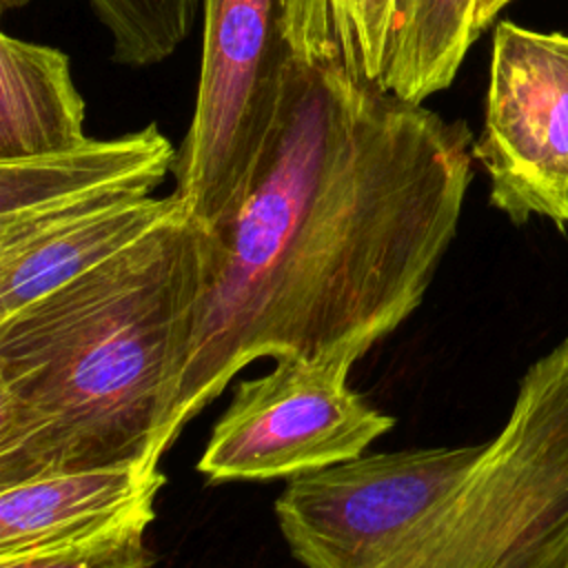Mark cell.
I'll return each instance as SVG.
<instances>
[{
  "instance_id": "obj_16",
  "label": "cell",
  "mask_w": 568,
  "mask_h": 568,
  "mask_svg": "<svg viewBox=\"0 0 568 568\" xmlns=\"http://www.w3.org/2000/svg\"><path fill=\"white\" fill-rule=\"evenodd\" d=\"M513 0H477L475 7V36L479 38L490 24L493 20L499 16V11L510 4Z\"/></svg>"
},
{
  "instance_id": "obj_1",
  "label": "cell",
  "mask_w": 568,
  "mask_h": 568,
  "mask_svg": "<svg viewBox=\"0 0 568 568\" xmlns=\"http://www.w3.org/2000/svg\"><path fill=\"white\" fill-rule=\"evenodd\" d=\"M466 122L293 55L268 144L204 280L169 439L262 359L353 368L424 302L473 175Z\"/></svg>"
},
{
  "instance_id": "obj_5",
  "label": "cell",
  "mask_w": 568,
  "mask_h": 568,
  "mask_svg": "<svg viewBox=\"0 0 568 568\" xmlns=\"http://www.w3.org/2000/svg\"><path fill=\"white\" fill-rule=\"evenodd\" d=\"M481 444L364 453L286 481L277 530L302 568H384L479 455Z\"/></svg>"
},
{
  "instance_id": "obj_15",
  "label": "cell",
  "mask_w": 568,
  "mask_h": 568,
  "mask_svg": "<svg viewBox=\"0 0 568 568\" xmlns=\"http://www.w3.org/2000/svg\"><path fill=\"white\" fill-rule=\"evenodd\" d=\"M153 519L155 508H146L84 539L0 557V568H153L155 555L146 544Z\"/></svg>"
},
{
  "instance_id": "obj_17",
  "label": "cell",
  "mask_w": 568,
  "mask_h": 568,
  "mask_svg": "<svg viewBox=\"0 0 568 568\" xmlns=\"http://www.w3.org/2000/svg\"><path fill=\"white\" fill-rule=\"evenodd\" d=\"M29 2H33V0H0V9H2V13H4V11H11V9L27 7Z\"/></svg>"
},
{
  "instance_id": "obj_9",
  "label": "cell",
  "mask_w": 568,
  "mask_h": 568,
  "mask_svg": "<svg viewBox=\"0 0 568 568\" xmlns=\"http://www.w3.org/2000/svg\"><path fill=\"white\" fill-rule=\"evenodd\" d=\"M186 211L175 193L144 195L0 231V317L98 268Z\"/></svg>"
},
{
  "instance_id": "obj_14",
  "label": "cell",
  "mask_w": 568,
  "mask_h": 568,
  "mask_svg": "<svg viewBox=\"0 0 568 568\" xmlns=\"http://www.w3.org/2000/svg\"><path fill=\"white\" fill-rule=\"evenodd\" d=\"M109 31L113 60L149 67L166 60L189 36L195 0H87Z\"/></svg>"
},
{
  "instance_id": "obj_4",
  "label": "cell",
  "mask_w": 568,
  "mask_h": 568,
  "mask_svg": "<svg viewBox=\"0 0 568 568\" xmlns=\"http://www.w3.org/2000/svg\"><path fill=\"white\" fill-rule=\"evenodd\" d=\"M293 0H202V62L175 195L215 231L237 209L280 115Z\"/></svg>"
},
{
  "instance_id": "obj_8",
  "label": "cell",
  "mask_w": 568,
  "mask_h": 568,
  "mask_svg": "<svg viewBox=\"0 0 568 568\" xmlns=\"http://www.w3.org/2000/svg\"><path fill=\"white\" fill-rule=\"evenodd\" d=\"M178 149L155 126L91 140L47 155L0 160V231L73 211L153 195L173 173Z\"/></svg>"
},
{
  "instance_id": "obj_6",
  "label": "cell",
  "mask_w": 568,
  "mask_h": 568,
  "mask_svg": "<svg viewBox=\"0 0 568 568\" xmlns=\"http://www.w3.org/2000/svg\"><path fill=\"white\" fill-rule=\"evenodd\" d=\"M348 373L282 357L268 373L237 382L195 470L206 484L288 481L364 455L395 417L353 390Z\"/></svg>"
},
{
  "instance_id": "obj_13",
  "label": "cell",
  "mask_w": 568,
  "mask_h": 568,
  "mask_svg": "<svg viewBox=\"0 0 568 568\" xmlns=\"http://www.w3.org/2000/svg\"><path fill=\"white\" fill-rule=\"evenodd\" d=\"M397 0H293L288 36L300 58H333L379 84L386 73Z\"/></svg>"
},
{
  "instance_id": "obj_2",
  "label": "cell",
  "mask_w": 568,
  "mask_h": 568,
  "mask_svg": "<svg viewBox=\"0 0 568 568\" xmlns=\"http://www.w3.org/2000/svg\"><path fill=\"white\" fill-rule=\"evenodd\" d=\"M204 255L186 211L0 317V486L164 457Z\"/></svg>"
},
{
  "instance_id": "obj_7",
  "label": "cell",
  "mask_w": 568,
  "mask_h": 568,
  "mask_svg": "<svg viewBox=\"0 0 568 568\" xmlns=\"http://www.w3.org/2000/svg\"><path fill=\"white\" fill-rule=\"evenodd\" d=\"M473 158L513 224H568V33L495 27L484 126Z\"/></svg>"
},
{
  "instance_id": "obj_3",
  "label": "cell",
  "mask_w": 568,
  "mask_h": 568,
  "mask_svg": "<svg viewBox=\"0 0 568 568\" xmlns=\"http://www.w3.org/2000/svg\"><path fill=\"white\" fill-rule=\"evenodd\" d=\"M384 568H568V337L528 366L499 433Z\"/></svg>"
},
{
  "instance_id": "obj_12",
  "label": "cell",
  "mask_w": 568,
  "mask_h": 568,
  "mask_svg": "<svg viewBox=\"0 0 568 568\" xmlns=\"http://www.w3.org/2000/svg\"><path fill=\"white\" fill-rule=\"evenodd\" d=\"M477 0H397L382 87L422 104L455 80L475 36Z\"/></svg>"
},
{
  "instance_id": "obj_10",
  "label": "cell",
  "mask_w": 568,
  "mask_h": 568,
  "mask_svg": "<svg viewBox=\"0 0 568 568\" xmlns=\"http://www.w3.org/2000/svg\"><path fill=\"white\" fill-rule=\"evenodd\" d=\"M164 484L160 462L144 457L0 486V557L84 539L155 508Z\"/></svg>"
},
{
  "instance_id": "obj_11",
  "label": "cell",
  "mask_w": 568,
  "mask_h": 568,
  "mask_svg": "<svg viewBox=\"0 0 568 568\" xmlns=\"http://www.w3.org/2000/svg\"><path fill=\"white\" fill-rule=\"evenodd\" d=\"M84 140V100L69 55L2 33L0 160L58 153Z\"/></svg>"
}]
</instances>
